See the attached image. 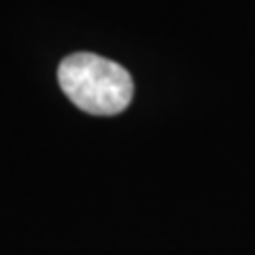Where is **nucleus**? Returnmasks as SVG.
Returning a JSON list of instances; mask_svg holds the SVG:
<instances>
[{"instance_id": "nucleus-1", "label": "nucleus", "mask_w": 255, "mask_h": 255, "mask_svg": "<svg viewBox=\"0 0 255 255\" xmlns=\"http://www.w3.org/2000/svg\"><path fill=\"white\" fill-rule=\"evenodd\" d=\"M58 83L75 107L90 115H117L132 102L130 73L113 60L73 53L58 66Z\"/></svg>"}]
</instances>
